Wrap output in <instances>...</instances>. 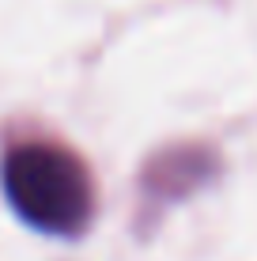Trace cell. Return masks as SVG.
Masks as SVG:
<instances>
[{"instance_id":"obj_1","label":"cell","mask_w":257,"mask_h":261,"mask_svg":"<svg viewBox=\"0 0 257 261\" xmlns=\"http://www.w3.org/2000/svg\"><path fill=\"white\" fill-rule=\"evenodd\" d=\"M4 193L12 208L49 235H79L91 220L95 197L87 170L53 144H19L4 155Z\"/></svg>"}]
</instances>
